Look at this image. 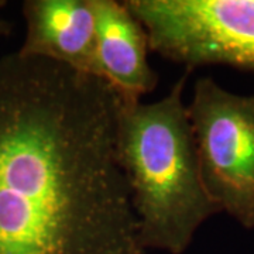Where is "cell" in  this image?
Instances as JSON below:
<instances>
[{
  "label": "cell",
  "mask_w": 254,
  "mask_h": 254,
  "mask_svg": "<svg viewBox=\"0 0 254 254\" xmlns=\"http://www.w3.org/2000/svg\"><path fill=\"white\" fill-rule=\"evenodd\" d=\"M118 110L99 78L0 57V254H145Z\"/></svg>",
  "instance_id": "6da1fadb"
},
{
  "label": "cell",
  "mask_w": 254,
  "mask_h": 254,
  "mask_svg": "<svg viewBox=\"0 0 254 254\" xmlns=\"http://www.w3.org/2000/svg\"><path fill=\"white\" fill-rule=\"evenodd\" d=\"M188 71L155 102H122L116 153L145 250L182 254L195 233L219 213L200 180L184 103Z\"/></svg>",
  "instance_id": "7a4b0ae2"
},
{
  "label": "cell",
  "mask_w": 254,
  "mask_h": 254,
  "mask_svg": "<svg viewBox=\"0 0 254 254\" xmlns=\"http://www.w3.org/2000/svg\"><path fill=\"white\" fill-rule=\"evenodd\" d=\"M200 180L218 212L254 229V93L239 95L210 76L187 105Z\"/></svg>",
  "instance_id": "3957f363"
},
{
  "label": "cell",
  "mask_w": 254,
  "mask_h": 254,
  "mask_svg": "<svg viewBox=\"0 0 254 254\" xmlns=\"http://www.w3.org/2000/svg\"><path fill=\"white\" fill-rule=\"evenodd\" d=\"M150 50L188 72L227 65L254 72V0H126Z\"/></svg>",
  "instance_id": "277c9868"
},
{
  "label": "cell",
  "mask_w": 254,
  "mask_h": 254,
  "mask_svg": "<svg viewBox=\"0 0 254 254\" xmlns=\"http://www.w3.org/2000/svg\"><path fill=\"white\" fill-rule=\"evenodd\" d=\"M21 11L26 36L18 54L102 79L91 0H26Z\"/></svg>",
  "instance_id": "5b68a950"
},
{
  "label": "cell",
  "mask_w": 254,
  "mask_h": 254,
  "mask_svg": "<svg viewBox=\"0 0 254 254\" xmlns=\"http://www.w3.org/2000/svg\"><path fill=\"white\" fill-rule=\"evenodd\" d=\"M96 20L100 78L122 102H140L153 92L158 73L148 63V34L123 1L91 0Z\"/></svg>",
  "instance_id": "8992f818"
},
{
  "label": "cell",
  "mask_w": 254,
  "mask_h": 254,
  "mask_svg": "<svg viewBox=\"0 0 254 254\" xmlns=\"http://www.w3.org/2000/svg\"><path fill=\"white\" fill-rule=\"evenodd\" d=\"M11 31V23L7 20L0 18V36H7Z\"/></svg>",
  "instance_id": "52a82bcc"
},
{
  "label": "cell",
  "mask_w": 254,
  "mask_h": 254,
  "mask_svg": "<svg viewBox=\"0 0 254 254\" xmlns=\"http://www.w3.org/2000/svg\"><path fill=\"white\" fill-rule=\"evenodd\" d=\"M4 4H6V3H4V1H0V7H3V6H4Z\"/></svg>",
  "instance_id": "ba28073f"
}]
</instances>
